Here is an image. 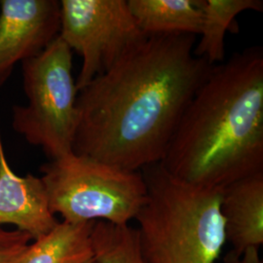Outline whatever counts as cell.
I'll return each mask as SVG.
<instances>
[{"mask_svg":"<svg viewBox=\"0 0 263 263\" xmlns=\"http://www.w3.org/2000/svg\"><path fill=\"white\" fill-rule=\"evenodd\" d=\"M195 35H147L78 91L72 152L129 171L160 163L214 66Z\"/></svg>","mask_w":263,"mask_h":263,"instance_id":"6da1fadb","label":"cell"},{"mask_svg":"<svg viewBox=\"0 0 263 263\" xmlns=\"http://www.w3.org/2000/svg\"><path fill=\"white\" fill-rule=\"evenodd\" d=\"M160 165L181 181L218 190L263 172L262 48L214 66Z\"/></svg>","mask_w":263,"mask_h":263,"instance_id":"7a4b0ae2","label":"cell"},{"mask_svg":"<svg viewBox=\"0 0 263 263\" xmlns=\"http://www.w3.org/2000/svg\"><path fill=\"white\" fill-rule=\"evenodd\" d=\"M147 199L137 216L146 263H215L226 244L221 191L174 178L160 163L141 171Z\"/></svg>","mask_w":263,"mask_h":263,"instance_id":"3957f363","label":"cell"},{"mask_svg":"<svg viewBox=\"0 0 263 263\" xmlns=\"http://www.w3.org/2000/svg\"><path fill=\"white\" fill-rule=\"evenodd\" d=\"M52 213L63 221L126 226L147 199L141 171H129L71 152L40 167Z\"/></svg>","mask_w":263,"mask_h":263,"instance_id":"277c9868","label":"cell"},{"mask_svg":"<svg viewBox=\"0 0 263 263\" xmlns=\"http://www.w3.org/2000/svg\"><path fill=\"white\" fill-rule=\"evenodd\" d=\"M27 105H14L12 127L51 160L72 152L77 88L72 51L58 37L37 56L22 64Z\"/></svg>","mask_w":263,"mask_h":263,"instance_id":"5b68a950","label":"cell"},{"mask_svg":"<svg viewBox=\"0 0 263 263\" xmlns=\"http://www.w3.org/2000/svg\"><path fill=\"white\" fill-rule=\"evenodd\" d=\"M59 37L82 57L77 91L105 72L147 35L126 0H62Z\"/></svg>","mask_w":263,"mask_h":263,"instance_id":"8992f818","label":"cell"},{"mask_svg":"<svg viewBox=\"0 0 263 263\" xmlns=\"http://www.w3.org/2000/svg\"><path fill=\"white\" fill-rule=\"evenodd\" d=\"M57 0L0 1V87L17 64L37 56L59 36Z\"/></svg>","mask_w":263,"mask_h":263,"instance_id":"52a82bcc","label":"cell"},{"mask_svg":"<svg viewBox=\"0 0 263 263\" xmlns=\"http://www.w3.org/2000/svg\"><path fill=\"white\" fill-rule=\"evenodd\" d=\"M59 221L52 213L40 177H21L10 167L0 131V227L14 226L36 240Z\"/></svg>","mask_w":263,"mask_h":263,"instance_id":"ba28073f","label":"cell"},{"mask_svg":"<svg viewBox=\"0 0 263 263\" xmlns=\"http://www.w3.org/2000/svg\"><path fill=\"white\" fill-rule=\"evenodd\" d=\"M226 242L241 254L263 244V172L236 180L221 191Z\"/></svg>","mask_w":263,"mask_h":263,"instance_id":"9c48e42d","label":"cell"},{"mask_svg":"<svg viewBox=\"0 0 263 263\" xmlns=\"http://www.w3.org/2000/svg\"><path fill=\"white\" fill-rule=\"evenodd\" d=\"M196 4L202 13V26L193 53L212 66L224 61L226 32H239L237 16L249 10H263L261 0H196Z\"/></svg>","mask_w":263,"mask_h":263,"instance_id":"30bf717a","label":"cell"},{"mask_svg":"<svg viewBox=\"0 0 263 263\" xmlns=\"http://www.w3.org/2000/svg\"><path fill=\"white\" fill-rule=\"evenodd\" d=\"M95 222H58L30 243L20 263H97L92 243Z\"/></svg>","mask_w":263,"mask_h":263,"instance_id":"8fae6325","label":"cell"},{"mask_svg":"<svg viewBox=\"0 0 263 263\" xmlns=\"http://www.w3.org/2000/svg\"><path fill=\"white\" fill-rule=\"evenodd\" d=\"M127 3L145 35L200 33L202 13L196 0H127Z\"/></svg>","mask_w":263,"mask_h":263,"instance_id":"7c38bea8","label":"cell"},{"mask_svg":"<svg viewBox=\"0 0 263 263\" xmlns=\"http://www.w3.org/2000/svg\"><path fill=\"white\" fill-rule=\"evenodd\" d=\"M92 243L97 263H146L141 254L137 228L96 221Z\"/></svg>","mask_w":263,"mask_h":263,"instance_id":"4fadbf2b","label":"cell"},{"mask_svg":"<svg viewBox=\"0 0 263 263\" xmlns=\"http://www.w3.org/2000/svg\"><path fill=\"white\" fill-rule=\"evenodd\" d=\"M32 242L30 236L19 230L0 227V263H20Z\"/></svg>","mask_w":263,"mask_h":263,"instance_id":"5bb4252c","label":"cell"},{"mask_svg":"<svg viewBox=\"0 0 263 263\" xmlns=\"http://www.w3.org/2000/svg\"><path fill=\"white\" fill-rule=\"evenodd\" d=\"M224 263H263L259 249H249L245 251L243 254H236L230 251L224 257Z\"/></svg>","mask_w":263,"mask_h":263,"instance_id":"9a60e30c","label":"cell"}]
</instances>
